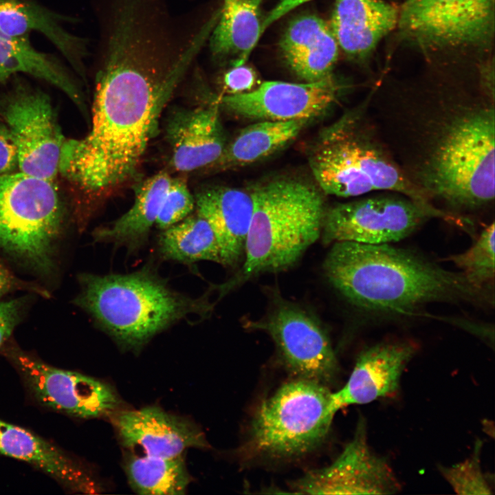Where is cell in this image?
I'll return each instance as SVG.
<instances>
[{"instance_id": "cell-1", "label": "cell", "mask_w": 495, "mask_h": 495, "mask_svg": "<svg viewBox=\"0 0 495 495\" xmlns=\"http://www.w3.org/2000/svg\"><path fill=\"white\" fill-rule=\"evenodd\" d=\"M379 134L410 184L459 218L494 201V82L368 96Z\"/></svg>"}, {"instance_id": "cell-2", "label": "cell", "mask_w": 495, "mask_h": 495, "mask_svg": "<svg viewBox=\"0 0 495 495\" xmlns=\"http://www.w3.org/2000/svg\"><path fill=\"white\" fill-rule=\"evenodd\" d=\"M129 43L106 51L96 76L91 127L65 140L58 171L82 190L105 193L131 179L192 57Z\"/></svg>"}, {"instance_id": "cell-3", "label": "cell", "mask_w": 495, "mask_h": 495, "mask_svg": "<svg viewBox=\"0 0 495 495\" xmlns=\"http://www.w3.org/2000/svg\"><path fill=\"white\" fill-rule=\"evenodd\" d=\"M323 270L349 303L371 313L408 314L434 302L494 305V292L474 287L461 272L391 243H333Z\"/></svg>"}, {"instance_id": "cell-4", "label": "cell", "mask_w": 495, "mask_h": 495, "mask_svg": "<svg viewBox=\"0 0 495 495\" xmlns=\"http://www.w3.org/2000/svg\"><path fill=\"white\" fill-rule=\"evenodd\" d=\"M74 303L88 313L120 346L138 350L154 336L192 314L206 316L213 305L172 289L148 270L125 274H82Z\"/></svg>"}, {"instance_id": "cell-5", "label": "cell", "mask_w": 495, "mask_h": 495, "mask_svg": "<svg viewBox=\"0 0 495 495\" xmlns=\"http://www.w3.org/2000/svg\"><path fill=\"white\" fill-rule=\"evenodd\" d=\"M313 175L326 193L355 197L372 192L402 194L434 217L442 212L407 180L383 142L368 109V98L324 129L309 157Z\"/></svg>"}, {"instance_id": "cell-6", "label": "cell", "mask_w": 495, "mask_h": 495, "mask_svg": "<svg viewBox=\"0 0 495 495\" xmlns=\"http://www.w3.org/2000/svg\"><path fill=\"white\" fill-rule=\"evenodd\" d=\"M252 192L254 209L243 266L221 286L226 294L263 273L286 270L320 236L325 211L318 190L305 182L278 179Z\"/></svg>"}, {"instance_id": "cell-7", "label": "cell", "mask_w": 495, "mask_h": 495, "mask_svg": "<svg viewBox=\"0 0 495 495\" xmlns=\"http://www.w3.org/2000/svg\"><path fill=\"white\" fill-rule=\"evenodd\" d=\"M336 412L328 386L294 378L259 404L241 453L262 460L304 456L326 439Z\"/></svg>"}, {"instance_id": "cell-8", "label": "cell", "mask_w": 495, "mask_h": 495, "mask_svg": "<svg viewBox=\"0 0 495 495\" xmlns=\"http://www.w3.org/2000/svg\"><path fill=\"white\" fill-rule=\"evenodd\" d=\"M63 212L52 180L21 171L0 175V250L38 273H50Z\"/></svg>"}, {"instance_id": "cell-9", "label": "cell", "mask_w": 495, "mask_h": 495, "mask_svg": "<svg viewBox=\"0 0 495 495\" xmlns=\"http://www.w3.org/2000/svg\"><path fill=\"white\" fill-rule=\"evenodd\" d=\"M397 25L427 52L484 50L494 36V0H406Z\"/></svg>"}, {"instance_id": "cell-10", "label": "cell", "mask_w": 495, "mask_h": 495, "mask_svg": "<svg viewBox=\"0 0 495 495\" xmlns=\"http://www.w3.org/2000/svg\"><path fill=\"white\" fill-rule=\"evenodd\" d=\"M432 218L412 199L383 192L325 209L320 236L326 245L340 241L392 243L410 236Z\"/></svg>"}, {"instance_id": "cell-11", "label": "cell", "mask_w": 495, "mask_h": 495, "mask_svg": "<svg viewBox=\"0 0 495 495\" xmlns=\"http://www.w3.org/2000/svg\"><path fill=\"white\" fill-rule=\"evenodd\" d=\"M244 327L262 331L273 340L279 358L294 378L330 385L339 364L329 336L312 314L280 298L261 318Z\"/></svg>"}, {"instance_id": "cell-12", "label": "cell", "mask_w": 495, "mask_h": 495, "mask_svg": "<svg viewBox=\"0 0 495 495\" xmlns=\"http://www.w3.org/2000/svg\"><path fill=\"white\" fill-rule=\"evenodd\" d=\"M0 104L1 116L16 144L21 172L53 181L65 139L50 97L16 82Z\"/></svg>"}, {"instance_id": "cell-13", "label": "cell", "mask_w": 495, "mask_h": 495, "mask_svg": "<svg viewBox=\"0 0 495 495\" xmlns=\"http://www.w3.org/2000/svg\"><path fill=\"white\" fill-rule=\"evenodd\" d=\"M292 490L308 494H393L401 485L392 468L369 446L365 419H358L354 434L329 465L312 470L294 481Z\"/></svg>"}, {"instance_id": "cell-14", "label": "cell", "mask_w": 495, "mask_h": 495, "mask_svg": "<svg viewBox=\"0 0 495 495\" xmlns=\"http://www.w3.org/2000/svg\"><path fill=\"white\" fill-rule=\"evenodd\" d=\"M9 357L35 397L49 408L89 419L111 416L120 406L115 390L100 380L52 366L16 349Z\"/></svg>"}, {"instance_id": "cell-15", "label": "cell", "mask_w": 495, "mask_h": 495, "mask_svg": "<svg viewBox=\"0 0 495 495\" xmlns=\"http://www.w3.org/2000/svg\"><path fill=\"white\" fill-rule=\"evenodd\" d=\"M339 87L332 76L305 83L266 81L245 93L223 95L220 106L241 117L263 120H307L333 103Z\"/></svg>"}, {"instance_id": "cell-16", "label": "cell", "mask_w": 495, "mask_h": 495, "mask_svg": "<svg viewBox=\"0 0 495 495\" xmlns=\"http://www.w3.org/2000/svg\"><path fill=\"white\" fill-rule=\"evenodd\" d=\"M417 349L412 341L395 340L383 341L362 350L346 384L332 392L336 412L351 405L395 395L402 374Z\"/></svg>"}, {"instance_id": "cell-17", "label": "cell", "mask_w": 495, "mask_h": 495, "mask_svg": "<svg viewBox=\"0 0 495 495\" xmlns=\"http://www.w3.org/2000/svg\"><path fill=\"white\" fill-rule=\"evenodd\" d=\"M111 418L122 443L148 456L172 458L190 448L208 447L197 426L156 406L116 411Z\"/></svg>"}, {"instance_id": "cell-18", "label": "cell", "mask_w": 495, "mask_h": 495, "mask_svg": "<svg viewBox=\"0 0 495 495\" xmlns=\"http://www.w3.org/2000/svg\"><path fill=\"white\" fill-rule=\"evenodd\" d=\"M219 109L216 99L194 107L177 108L168 115L165 133L170 165L175 170L206 168L221 156L226 143Z\"/></svg>"}, {"instance_id": "cell-19", "label": "cell", "mask_w": 495, "mask_h": 495, "mask_svg": "<svg viewBox=\"0 0 495 495\" xmlns=\"http://www.w3.org/2000/svg\"><path fill=\"white\" fill-rule=\"evenodd\" d=\"M196 213L215 234L221 264L234 267L244 259L254 201L252 192L226 186L206 187L195 195Z\"/></svg>"}, {"instance_id": "cell-20", "label": "cell", "mask_w": 495, "mask_h": 495, "mask_svg": "<svg viewBox=\"0 0 495 495\" xmlns=\"http://www.w3.org/2000/svg\"><path fill=\"white\" fill-rule=\"evenodd\" d=\"M399 14L384 0H336L329 25L339 48L363 58L396 28Z\"/></svg>"}, {"instance_id": "cell-21", "label": "cell", "mask_w": 495, "mask_h": 495, "mask_svg": "<svg viewBox=\"0 0 495 495\" xmlns=\"http://www.w3.org/2000/svg\"><path fill=\"white\" fill-rule=\"evenodd\" d=\"M281 53L292 72L305 82L332 76L339 47L329 23L314 14L294 19L282 36Z\"/></svg>"}, {"instance_id": "cell-22", "label": "cell", "mask_w": 495, "mask_h": 495, "mask_svg": "<svg viewBox=\"0 0 495 495\" xmlns=\"http://www.w3.org/2000/svg\"><path fill=\"white\" fill-rule=\"evenodd\" d=\"M0 454L28 462L76 492L95 493L99 488L78 463L48 441L0 419Z\"/></svg>"}, {"instance_id": "cell-23", "label": "cell", "mask_w": 495, "mask_h": 495, "mask_svg": "<svg viewBox=\"0 0 495 495\" xmlns=\"http://www.w3.org/2000/svg\"><path fill=\"white\" fill-rule=\"evenodd\" d=\"M263 0H223L219 21L211 34L212 55L232 67L245 64L260 38L259 8Z\"/></svg>"}, {"instance_id": "cell-24", "label": "cell", "mask_w": 495, "mask_h": 495, "mask_svg": "<svg viewBox=\"0 0 495 495\" xmlns=\"http://www.w3.org/2000/svg\"><path fill=\"white\" fill-rule=\"evenodd\" d=\"M171 179L162 170L144 180L136 188L131 208L109 226L96 230L94 239L131 249L142 245L155 224Z\"/></svg>"}, {"instance_id": "cell-25", "label": "cell", "mask_w": 495, "mask_h": 495, "mask_svg": "<svg viewBox=\"0 0 495 495\" xmlns=\"http://www.w3.org/2000/svg\"><path fill=\"white\" fill-rule=\"evenodd\" d=\"M17 73L27 74L53 85L80 108H85L80 88L58 60L34 49L28 35L10 36L0 30V82Z\"/></svg>"}, {"instance_id": "cell-26", "label": "cell", "mask_w": 495, "mask_h": 495, "mask_svg": "<svg viewBox=\"0 0 495 495\" xmlns=\"http://www.w3.org/2000/svg\"><path fill=\"white\" fill-rule=\"evenodd\" d=\"M0 30L16 36L38 31L56 45L80 74H83L82 62L85 48L82 40L68 32L50 11L22 0H0Z\"/></svg>"}, {"instance_id": "cell-27", "label": "cell", "mask_w": 495, "mask_h": 495, "mask_svg": "<svg viewBox=\"0 0 495 495\" xmlns=\"http://www.w3.org/2000/svg\"><path fill=\"white\" fill-rule=\"evenodd\" d=\"M307 120H264L242 129L206 170H225L248 165L274 153L294 139Z\"/></svg>"}, {"instance_id": "cell-28", "label": "cell", "mask_w": 495, "mask_h": 495, "mask_svg": "<svg viewBox=\"0 0 495 495\" xmlns=\"http://www.w3.org/2000/svg\"><path fill=\"white\" fill-rule=\"evenodd\" d=\"M162 231L158 248L164 258L187 264L200 261L221 264L215 234L208 221L197 213Z\"/></svg>"}, {"instance_id": "cell-29", "label": "cell", "mask_w": 495, "mask_h": 495, "mask_svg": "<svg viewBox=\"0 0 495 495\" xmlns=\"http://www.w3.org/2000/svg\"><path fill=\"white\" fill-rule=\"evenodd\" d=\"M124 469L132 489L141 494H184L190 482L182 456L132 455L126 460Z\"/></svg>"}, {"instance_id": "cell-30", "label": "cell", "mask_w": 495, "mask_h": 495, "mask_svg": "<svg viewBox=\"0 0 495 495\" xmlns=\"http://www.w3.org/2000/svg\"><path fill=\"white\" fill-rule=\"evenodd\" d=\"M495 225L492 221L465 251L450 255L446 261L453 263L474 287L494 292Z\"/></svg>"}, {"instance_id": "cell-31", "label": "cell", "mask_w": 495, "mask_h": 495, "mask_svg": "<svg viewBox=\"0 0 495 495\" xmlns=\"http://www.w3.org/2000/svg\"><path fill=\"white\" fill-rule=\"evenodd\" d=\"M480 441L475 445L474 452L465 461L451 466H439L443 477L456 494L463 495H489L493 487L489 477L482 470Z\"/></svg>"}, {"instance_id": "cell-32", "label": "cell", "mask_w": 495, "mask_h": 495, "mask_svg": "<svg viewBox=\"0 0 495 495\" xmlns=\"http://www.w3.org/2000/svg\"><path fill=\"white\" fill-rule=\"evenodd\" d=\"M195 209V196L186 180L172 177L155 221L157 227L164 230L186 218Z\"/></svg>"}, {"instance_id": "cell-33", "label": "cell", "mask_w": 495, "mask_h": 495, "mask_svg": "<svg viewBox=\"0 0 495 495\" xmlns=\"http://www.w3.org/2000/svg\"><path fill=\"white\" fill-rule=\"evenodd\" d=\"M256 82L255 72L241 65L232 67L223 76V85L226 95L238 94L251 91Z\"/></svg>"}, {"instance_id": "cell-34", "label": "cell", "mask_w": 495, "mask_h": 495, "mask_svg": "<svg viewBox=\"0 0 495 495\" xmlns=\"http://www.w3.org/2000/svg\"><path fill=\"white\" fill-rule=\"evenodd\" d=\"M25 303L22 298L0 302V349L19 322Z\"/></svg>"}, {"instance_id": "cell-35", "label": "cell", "mask_w": 495, "mask_h": 495, "mask_svg": "<svg viewBox=\"0 0 495 495\" xmlns=\"http://www.w3.org/2000/svg\"><path fill=\"white\" fill-rule=\"evenodd\" d=\"M18 166V151L13 135L0 124V175L11 173Z\"/></svg>"}, {"instance_id": "cell-36", "label": "cell", "mask_w": 495, "mask_h": 495, "mask_svg": "<svg viewBox=\"0 0 495 495\" xmlns=\"http://www.w3.org/2000/svg\"><path fill=\"white\" fill-rule=\"evenodd\" d=\"M19 289H30L44 296L47 295V292L44 290L34 285H28L17 279L0 261V298L9 292Z\"/></svg>"}, {"instance_id": "cell-37", "label": "cell", "mask_w": 495, "mask_h": 495, "mask_svg": "<svg viewBox=\"0 0 495 495\" xmlns=\"http://www.w3.org/2000/svg\"><path fill=\"white\" fill-rule=\"evenodd\" d=\"M312 0H280L269 12L261 23L262 34L272 23L282 18L294 8Z\"/></svg>"}]
</instances>
